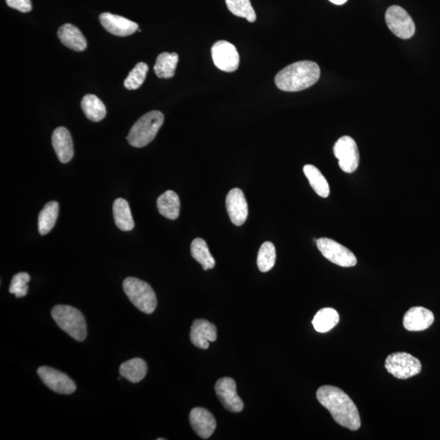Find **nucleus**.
I'll return each instance as SVG.
<instances>
[{"instance_id":"nucleus-10","label":"nucleus","mask_w":440,"mask_h":440,"mask_svg":"<svg viewBox=\"0 0 440 440\" xmlns=\"http://www.w3.org/2000/svg\"><path fill=\"white\" fill-rule=\"evenodd\" d=\"M212 55L215 66L228 73L237 70L240 64V56L236 47L228 41L215 42L212 49Z\"/></svg>"},{"instance_id":"nucleus-28","label":"nucleus","mask_w":440,"mask_h":440,"mask_svg":"<svg viewBox=\"0 0 440 440\" xmlns=\"http://www.w3.org/2000/svg\"><path fill=\"white\" fill-rule=\"evenodd\" d=\"M59 214V204L50 202L45 205L39 215V233L41 235H46L54 228Z\"/></svg>"},{"instance_id":"nucleus-9","label":"nucleus","mask_w":440,"mask_h":440,"mask_svg":"<svg viewBox=\"0 0 440 440\" xmlns=\"http://www.w3.org/2000/svg\"><path fill=\"white\" fill-rule=\"evenodd\" d=\"M386 22L391 31L400 39L408 40L414 35L415 24L403 8L394 6L387 9Z\"/></svg>"},{"instance_id":"nucleus-17","label":"nucleus","mask_w":440,"mask_h":440,"mask_svg":"<svg viewBox=\"0 0 440 440\" xmlns=\"http://www.w3.org/2000/svg\"><path fill=\"white\" fill-rule=\"evenodd\" d=\"M434 320V317L432 311L423 307H414L405 313L403 324L409 331H423L430 328Z\"/></svg>"},{"instance_id":"nucleus-13","label":"nucleus","mask_w":440,"mask_h":440,"mask_svg":"<svg viewBox=\"0 0 440 440\" xmlns=\"http://www.w3.org/2000/svg\"><path fill=\"white\" fill-rule=\"evenodd\" d=\"M229 218L236 226H242L248 217V204L245 195L240 189L229 191L226 198Z\"/></svg>"},{"instance_id":"nucleus-16","label":"nucleus","mask_w":440,"mask_h":440,"mask_svg":"<svg viewBox=\"0 0 440 440\" xmlns=\"http://www.w3.org/2000/svg\"><path fill=\"white\" fill-rule=\"evenodd\" d=\"M217 338V329L207 320H196L191 327V342L200 349H207L210 342H214Z\"/></svg>"},{"instance_id":"nucleus-7","label":"nucleus","mask_w":440,"mask_h":440,"mask_svg":"<svg viewBox=\"0 0 440 440\" xmlns=\"http://www.w3.org/2000/svg\"><path fill=\"white\" fill-rule=\"evenodd\" d=\"M317 246L322 256L333 264L343 267H352L357 264L355 255L341 244L327 237L317 240Z\"/></svg>"},{"instance_id":"nucleus-19","label":"nucleus","mask_w":440,"mask_h":440,"mask_svg":"<svg viewBox=\"0 0 440 440\" xmlns=\"http://www.w3.org/2000/svg\"><path fill=\"white\" fill-rule=\"evenodd\" d=\"M57 36L62 44L72 50L82 52L87 49L88 42L82 32L72 24L67 23L60 27Z\"/></svg>"},{"instance_id":"nucleus-31","label":"nucleus","mask_w":440,"mask_h":440,"mask_svg":"<svg viewBox=\"0 0 440 440\" xmlns=\"http://www.w3.org/2000/svg\"><path fill=\"white\" fill-rule=\"evenodd\" d=\"M149 66L145 62H139L134 69L129 73L124 81V86L128 90H136L145 82Z\"/></svg>"},{"instance_id":"nucleus-12","label":"nucleus","mask_w":440,"mask_h":440,"mask_svg":"<svg viewBox=\"0 0 440 440\" xmlns=\"http://www.w3.org/2000/svg\"><path fill=\"white\" fill-rule=\"evenodd\" d=\"M214 389L219 400L229 412H242L244 404L237 395L235 381L231 377H223L217 382Z\"/></svg>"},{"instance_id":"nucleus-21","label":"nucleus","mask_w":440,"mask_h":440,"mask_svg":"<svg viewBox=\"0 0 440 440\" xmlns=\"http://www.w3.org/2000/svg\"><path fill=\"white\" fill-rule=\"evenodd\" d=\"M157 207L159 213L166 219L175 220L179 217L180 201L174 191H166L157 201Z\"/></svg>"},{"instance_id":"nucleus-20","label":"nucleus","mask_w":440,"mask_h":440,"mask_svg":"<svg viewBox=\"0 0 440 440\" xmlns=\"http://www.w3.org/2000/svg\"><path fill=\"white\" fill-rule=\"evenodd\" d=\"M147 371V363L141 358L132 359V360L123 363L119 368V372H120L121 376L132 384H138L145 379Z\"/></svg>"},{"instance_id":"nucleus-29","label":"nucleus","mask_w":440,"mask_h":440,"mask_svg":"<svg viewBox=\"0 0 440 440\" xmlns=\"http://www.w3.org/2000/svg\"><path fill=\"white\" fill-rule=\"evenodd\" d=\"M276 248L270 242H266L261 246L258 253L257 265L262 272L270 271L276 262Z\"/></svg>"},{"instance_id":"nucleus-33","label":"nucleus","mask_w":440,"mask_h":440,"mask_svg":"<svg viewBox=\"0 0 440 440\" xmlns=\"http://www.w3.org/2000/svg\"><path fill=\"white\" fill-rule=\"evenodd\" d=\"M8 6L22 13L31 12L32 9L31 0H6Z\"/></svg>"},{"instance_id":"nucleus-34","label":"nucleus","mask_w":440,"mask_h":440,"mask_svg":"<svg viewBox=\"0 0 440 440\" xmlns=\"http://www.w3.org/2000/svg\"><path fill=\"white\" fill-rule=\"evenodd\" d=\"M330 2L337 4V6H342V4L345 3L347 0H329Z\"/></svg>"},{"instance_id":"nucleus-18","label":"nucleus","mask_w":440,"mask_h":440,"mask_svg":"<svg viewBox=\"0 0 440 440\" xmlns=\"http://www.w3.org/2000/svg\"><path fill=\"white\" fill-rule=\"evenodd\" d=\"M52 146L62 164H68L74 157V145L70 133L64 127H57L52 134Z\"/></svg>"},{"instance_id":"nucleus-22","label":"nucleus","mask_w":440,"mask_h":440,"mask_svg":"<svg viewBox=\"0 0 440 440\" xmlns=\"http://www.w3.org/2000/svg\"><path fill=\"white\" fill-rule=\"evenodd\" d=\"M113 218L117 227L120 230L128 232L135 227L130 205L125 199L118 198L114 201L113 205Z\"/></svg>"},{"instance_id":"nucleus-11","label":"nucleus","mask_w":440,"mask_h":440,"mask_svg":"<svg viewBox=\"0 0 440 440\" xmlns=\"http://www.w3.org/2000/svg\"><path fill=\"white\" fill-rule=\"evenodd\" d=\"M37 372L42 382L56 393L70 395L77 388L74 382L69 376L54 368L42 366Z\"/></svg>"},{"instance_id":"nucleus-25","label":"nucleus","mask_w":440,"mask_h":440,"mask_svg":"<svg viewBox=\"0 0 440 440\" xmlns=\"http://www.w3.org/2000/svg\"><path fill=\"white\" fill-rule=\"evenodd\" d=\"M179 62L178 54L173 52H164L157 56L155 65V72L160 79H171L174 77L177 64Z\"/></svg>"},{"instance_id":"nucleus-3","label":"nucleus","mask_w":440,"mask_h":440,"mask_svg":"<svg viewBox=\"0 0 440 440\" xmlns=\"http://www.w3.org/2000/svg\"><path fill=\"white\" fill-rule=\"evenodd\" d=\"M52 317L58 327L76 341L83 342L88 336L87 323L82 313L67 305H56Z\"/></svg>"},{"instance_id":"nucleus-2","label":"nucleus","mask_w":440,"mask_h":440,"mask_svg":"<svg viewBox=\"0 0 440 440\" xmlns=\"http://www.w3.org/2000/svg\"><path fill=\"white\" fill-rule=\"evenodd\" d=\"M320 76V67L315 62L298 61L281 70L276 76L275 84L284 92H300L312 87Z\"/></svg>"},{"instance_id":"nucleus-14","label":"nucleus","mask_w":440,"mask_h":440,"mask_svg":"<svg viewBox=\"0 0 440 440\" xmlns=\"http://www.w3.org/2000/svg\"><path fill=\"white\" fill-rule=\"evenodd\" d=\"M100 22L105 30L116 36H131L139 29L136 22L109 13L100 14Z\"/></svg>"},{"instance_id":"nucleus-8","label":"nucleus","mask_w":440,"mask_h":440,"mask_svg":"<svg viewBox=\"0 0 440 440\" xmlns=\"http://www.w3.org/2000/svg\"><path fill=\"white\" fill-rule=\"evenodd\" d=\"M333 154L338 160V165L347 174L355 172L360 162V154L355 141L350 136L339 139L333 146Z\"/></svg>"},{"instance_id":"nucleus-23","label":"nucleus","mask_w":440,"mask_h":440,"mask_svg":"<svg viewBox=\"0 0 440 440\" xmlns=\"http://www.w3.org/2000/svg\"><path fill=\"white\" fill-rule=\"evenodd\" d=\"M81 107L90 121L100 122L107 116V108L97 95H86L81 102Z\"/></svg>"},{"instance_id":"nucleus-4","label":"nucleus","mask_w":440,"mask_h":440,"mask_svg":"<svg viewBox=\"0 0 440 440\" xmlns=\"http://www.w3.org/2000/svg\"><path fill=\"white\" fill-rule=\"evenodd\" d=\"M164 122L160 111H151L145 114L134 124L127 139L133 147L143 148L154 141Z\"/></svg>"},{"instance_id":"nucleus-26","label":"nucleus","mask_w":440,"mask_h":440,"mask_svg":"<svg viewBox=\"0 0 440 440\" xmlns=\"http://www.w3.org/2000/svg\"><path fill=\"white\" fill-rule=\"evenodd\" d=\"M191 255L203 266L205 271L214 269L215 261L209 251L207 242L202 238H196L191 244Z\"/></svg>"},{"instance_id":"nucleus-27","label":"nucleus","mask_w":440,"mask_h":440,"mask_svg":"<svg viewBox=\"0 0 440 440\" xmlns=\"http://www.w3.org/2000/svg\"><path fill=\"white\" fill-rule=\"evenodd\" d=\"M339 322V315L336 309L327 308L320 310L315 314L313 324L319 333H327L331 330Z\"/></svg>"},{"instance_id":"nucleus-30","label":"nucleus","mask_w":440,"mask_h":440,"mask_svg":"<svg viewBox=\"0 0 440 440\" xmlns=\"http://www.w3.org/2000/svg\"><path fill=\"white\" fill-rule=\"evenodd\" d=\"M228 10L234 15L246 18L249 22L256 21V13L251 6V0H226Z\"/></svg>"},{"instance_id":"nucleus-1","label":"nucleus","mask_w":440,"mask_h":440,"mask_svg":"<svg viewBox=\"0 0 440 440\" xmlns=\"http://www.w3.org/2000/svg\"><path fill=\"white\" fill-rule=\"evenodd\" d=\"M317 398L338 424L352 430L360 429L361 421L358 409L345 392L336 386H323L317 390Z\"/></svg>"},{"instance_id":"nucleus-32","label":"nucleus","mask_w":440,"mask_h":440,"mask_svg":"<svg viewBox=\"0 0 440 440\" xmlns=\"http://www.w3.org/2000/svg\"><path fill=\"white\" fill-rule=\"evenodd\" d=\"M31 281V276L26 272H19L13 277L9 292L16 296L17 298L25 297L28 293V283Z\"/></svg>"},{"instance_id":"nucleus-24","label":"nucleus","mask_w":440,"mask_h":440,"mask_svg":"<svg viewBox=\"0 0 440 440\" xmlns=\"http://www.w3.org/2000/svg\"><path fill=\"white\" fill-rule=\"evenodd\" d=\"M304 172L315 192L320 197L328 198L330 193L329 185L322 172L313 165L304 166Z\"/></svg>"},{"instance_id":"nucleus-5","label":"nucleus","mask_w":440,"mask_h":440,"mask_svg":"<svg viewBox=\"0 0 440 440\" xmlns=\"http://www.w3.org/2000/svg\"><path fill=\"white\" fill-rule=\"evenodd\" d=\"M123 290L128 299L141 312L151 314L157 308V297L152 287L146 281L127 277L123 281Z\"/></svg>"},{"instance_id":"nucleus-6","label":"nucleus","mask_w":440,"mask_h":440,"mask_svg":"<svg viewBox=\"0 0 440 440\" xmlns=\"http://www.w3.org/2000/svg\"><path fill=\"white\" fill-rule=\"evenodd\" d=\"M385 368L396 379H408L420 374L422 363L409 353L395 352L386 357Z\"/></svg>"},{"instance_id":"nucleus-15","label":"nucleus","mask_w":440,"mask_h":440,"mask_svg":"<svg viewBox=\"0 0 440 440\" xmlns=\"http://www.w3.org/2000/svg\"><path fill=\"white\" fill-rule=\"evenodd\" d=\"M189 422L196 434L204 439L212 437L217 428V421L214 416L203 408H194L191 410Z\"/></svg>"}]
</instances>
